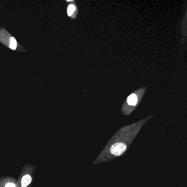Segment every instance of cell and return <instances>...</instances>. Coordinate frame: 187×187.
Returning <instances> with one entry per match:
<instances>
[{"label": "cell", "instance_id": "obj_2", "mask_svg": "<svg viewBox=\"0 0 187 187\" xmlns=\"http://www.w3.org/2000/svg\"><path fill=\"white\" fill-rule=\"evenodd\" d=\"M32 178L31 176L29 174L25 175L21 180V186L22 187H26L28 185H29L30 183L31 182Z\"/></svg>", "mask_w": 187, "mask_h": 187}, {"label": "cell", "instance_id": "obj_3", "mask_svg": "<svg viewBox=\"0 0 187 187\" xmlns=\"http://www.w3.org/2000/svg\"><path fill=\"white\" fill-rule=\"evenodd\" d=\"M128 104L131 105H135L137 102V97L135 94H132L127 98Z\"/></svg>", "mask_w": 187, "mask_h": 187}, {"label": "cell", "instance_id": "obj_4", "mask_svg": "<svg viewBox=\"0 0 187 187\" xmlns=\"http://www.w3.org/2000/svg\"><path fill=\"white\" fill-rule=\"evenodd\" d=\"M17 46V43L14 37H11L10 39V43H9V47L12 49H16Z\"/></svg>", "mask_w": 187, "mask_h": 187}, {"label": "cell", "instance_id": "obj_1", "mask_svg": "<svg viewBox=\"0 0 187 187\" xmlns=\"http://www.w3.org/2000/svg\"><path fill=\"white\" fill-rule=\"evenodd\" d=\"M126 146L123 143H117L113 145L110 148L111 153L114 155L120 156L126 150Z\"/></svg>", "mask_w": 187, "mask_h": 187}, {"label": "cell", "instance_id": "obj_5", "mask_svg": "<svg viewBox=\"0 0 187 187\" xmlns=\"http://www.w3.org/2000/svg\"><path fill=\"white\" fill-rule=\"evenodd\" d=\"M75 10V7L74 5H73V4L69 5L68 8V11H67V12H68V16H71V15L73 14V13H74Z\"/></svg>", "mask_w": 187, "mask_h": 187}, {"label": "cell", "instance_id": "obj_6", "mask_svg": "<svg viewBox=\"0 0 187 187\" xmlns=\"http://www.w3.org/2000/svg\"><path fill=\"white\" fill-rule=\"evenodd\" d=\"M5 187H16L15 184L13 183H8L6 184V186Z\"/></svg>", "mask_w": 187, "mask_h": 187}]
</instances>
